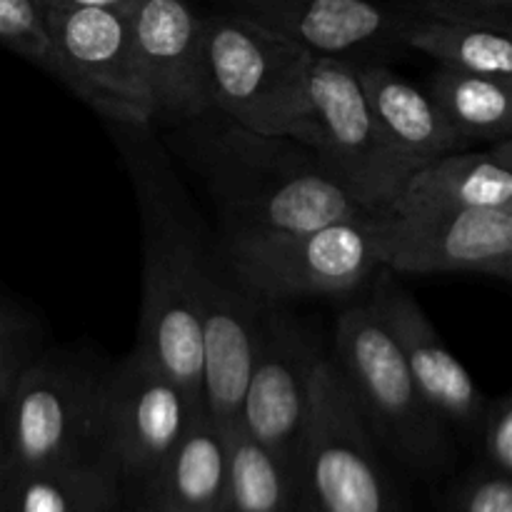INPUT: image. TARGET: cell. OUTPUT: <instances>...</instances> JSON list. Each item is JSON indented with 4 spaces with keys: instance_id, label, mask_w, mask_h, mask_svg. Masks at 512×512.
Returning <instances> with one entry per match:
<instances>
[{
    "instance_id": "obj_1",
    "label": "cell",
    "mask_w": 512,
    "mask_h": 512,
    "mask_svg": "<svg viewBox=\"0 0 512 512\" xmlns=\"http://www.w3.org/2000/svg\"><path fill=\"white\" fill-rule=\"evenodd\" d=\"M143 223V303L135 353L203 403L200 288L215 245L148 125H118Z\"/></svg>"
},
{
    "instance_id": "obj_2",
    "label": "cell",
    "mask_w": 512,
    "mask_h": 512,
    "mask_svg": "<svg viewBox=\"0 0 512 512\" xmlns=\"http://www.w3.org/2000/svg\"><path fill=\"white\" fill-rule=\"evenodd\" d=\"M210 115L198 118L203 125L190 133V160L218 208L223 238L305 233L378 215L358 203L308 145L255 133L223 115L213 125Z\"/></svg>"
},
{
    "instance_id": "obj_3",
    "label": "cell",
    "mask_w": 512,
    "mask_h": 512,
    "mask_svg": "<svg viewBox=\"0 0 512 512\" xmlns=\"http://www.w3.org/2000/svg\"><path fill=\"white\" fill-rule=\"evenodd\" d=\"M203 55L215 113L255 133H295L313 53L245 13L203 18Z\"/></svg>"
},
{
    "instance_id": "obj_4",
    "label": "cell",
    "mask_w": 512,
    "mask_h": 512,
    "mask_svg": "<svg viewBox=\"0 0 512 512\" xmlns=\"http://www.w3.org/2000/svg\"><path fill=\"white\" fill-rule=\"evenodd\" d=\"M290 138L308 145L323 168L373 213H380L418 168L378 128L358 75L343 58L315 55L305 113Z\"/></svg>"
},
{
    "instance_id": "obj_5",
    "label": "cell",
    "mask_w": 512,
    "mask_h": 512,
    "mask_svg": "<svg viewBox=\"0 0 512 512\" xmlns=\"http://www.w3.org/2000/svg\"><path fill=\"white\" fill-rule=\"evenodd\" d=\"M220 250L240 283L265 303L353 293L383 268L378 215L305 233L223 238Z\"/></svg>"
},
{
    "instance_id": "obj_6",
    "label": "cell",
    "mask_w": 512,
    "mask_h": 512,
    "mask_svg": "<svg viewBox=\"0 0 512 512\" xmlns=\"http://www.w3.org/2000/svg\"><path fill=\"white\" fill-rule=\"evenodd\" d=\"M40 8L53 45L55 78L113 125L153 123V100L128 15L108 8Z\"/></svg>"
},
{
    "instance_id": "obj_7",
    "label": "cell",
    "mask_w": 512,
    "mask_h": 512,
    "mask_svg": "<svg viewBox=\"0 0 512 512\" xmlns=\"http://www.w3.org/2000/svg\"><path fill=\"white\" fill-rule=\"evenodd\" d=\"M330 360L363 423L375 425L410 453L433 448L440 420L425 405L398 343L368 303L340 315Z\"/></svg>"
},
{
    "instance_id": "obj_8",
    "label": "cell",
    "mask_w": 512,
    "mask_h": 512,
    "mask_svg": "<svg viewBox=\"0 0 512 512\" xmlns=\"http://www.w3.org/2000/svg\"><path fill=\"white\" fill-rule=\"evenodd\" d=\"M98 388V378L58 360L25 365L0 415L10 470L70 463L80 440H93Z\"/></svg>"
},
{
    "instance_id": "obj_9",
    "label": "cell",
    "mask_w": 512,
    "mask_h": 512,
    "mask_svg": "<svg viewBox=\"0 0 512 512\" xmlns=\"http://www.w3.org/2000/svg\"><path fill=\"white\" fill-rule=\"evenodd\" d=\"M383 268L393 275H512V208L380 215Z\"/></svg>"
},
{
    "instance_id": "obj_10",
    "label": "cell",
    "mask_w": 512,
    "mask_h": 512,
    "mask_svg": "<svg viewBox=\"0 0 512 512\" xmlns=\"http://www.w3.org/2000/svg\"><path fill=\"white\" fill-rule=\"evenodd\" d=\"M200 405L133 350L100 380L93 440L128 468L158 470Z\"/></svg>"
},
{
    "instance_id": "obj_11",
    "label": "cell",
    "mask_w": 512,
    "mask_h": 512,
    "mask_svg": "<svg viewBox=\"0 0 512 512\" xmlns=\"http://www.w3.org/2000/svg\"><path fill=\"white\" fill-rule=\"evenodd\" d=\"M318 363L320 355L300 325L275 303H265L240 428L268 450L280 470L303 445Z\"/></svg>"
},
{
    "instance_id": "obj_12",
    "label": "cell",
    "mask_w": 512,
    "mask_h": 512,
    "mask_svg": "<svg viewBox=\"0 0 512 512\" xmlns=\"http://www.w3.org/2000/svg\"><path fill=\"white\" fill-rule=\"evenodd\" d=\"M265 300L240 283L215 245L200 288L203 403L225 435L243 425V403L260 338Z\"/></svg>"
},
{
    "instance_id": "obj_13",
    "label": "cell",
    "mask_w": 512,
    "mask_h": 512,
    "mask_svg": "<svg viewBox=\"0 0 512 512\" xmlns=\"http://www.w3.org/2000/svg\"><path fill=\"white\" fill-rule=\"evenodd\" d=\"M125 15L155 120L193 123L215 113L203 55V18L188 0H135Z\"/></svg>"
},
{
    "instance_id": "obj_14",
    "label": "cell",
    "mask_w": 512,
    "mask_h": 512,
    "mask_svg": "<svg viewBox=\"0 0 512 512\" xmlns=\"http://www.w3.org/2000/svg\"><path fill=\"white\" fill-rule=\"evenodd\" d=\"M368 305L398 343L405 365L435 418L458 428H475L488 398L473 375L445 348L418 300L390 270H378Z\"/></svg>"
},
{
    "instance_id": "obj_15",
    "label": "cell",
    "mask_w": 512,
    "mask_h": 512,
    "mask_svg": "<svg viewBox=\"0 0 512 512\" xmlns=\"http://www.w3.org/2000/svg\"><path fill=\"white\" fill-rule=\"evenodd\" d=\"M512 140L455 150L410 170L380 215L512 208Z\"/></svg>"
},
{
    "instance_id": "obj_16",
    "label": "cell",
    "mask_w": 512,
    "mask_h": 512,
    "mask_svg": "<svg viewBox=\"0 0 512 512\" xmlns=\"http://www.w3.org/2000/svg\"><path fill=\"white\" fill-rule=\"evenodd\" d=\"M260 20L313 55L340 58L383 35H398L405 18L375 0H250Z\"/></svg>"
},
{
    "instance_id": "obj_17",
    "label": "cell",
    "mask_w": 512,
    "mask_h": 512,
    "mask_svg": "<svg viewBox=\"0 0 512 512\" xmlns=\"http://www.w3.org/2000/svg\"><path fill=\"white\" fill-rule=\"evenodd\" d=\"M353 70L378 128L410 163L423 165L468 148L428 93L385 65L365 63Z\"/></svg>"
},
{
    "instance_id": "obj_18",
    "label": "cell",
    "mask_w": 512,
    "mask_h": 512,
    "mask_svg": "<svg viewBox=\"0 0 512 512\" xmlns=\"http://www.w3.org/2000/svg\"><path fill=\"white\" fill-rule=\"evenodd\" d=\"M158 470L165 473L173 503L185 510L210 508L228 490L230 435L215 425L205 405L195 410Z\"/></svg>"
},
{
    "instance_id": "obj_19",
    "label": "cell",
    "mask_w": 512,
    "mask_h": 512,
    "mask_svg": "<svg viewBox=\"0 0 512 512\" xmlns=\"http://www.w3.org/2000/svg\"><path fill=\"white\" fill-rule=\"evenodd\" d=\"M395 38L430 55L443 68L490 75L512 83V40L508 30L430 15L403 20Z\"/></svg>"
},
{
    "instance_id": "obj_20",
    "label": "cell",
    "mask_w": 512,
    "mask_h": 512,
    "mask_svg": "<svg viewBox=\"0 0 512 512\" xmlns=\"http://www.w3.org/2000/svg\"><path fill=\"white\" fill-rule=\"evenodd\" d=\"M428 95L465 145L510 140L512 83L508 80L440 65L430 80Z\"/></svg>"
},
{
    "instance_id": "obj_21",
    "label": "cell",
    "mask_w": 512,
    "mask_h": 512,
    "mask_svg": "<svg viewBox=\"0 0 512 512\" xmlns=\"http://www.w3.org/2000/svg\"><path fill=\"white\" fill-rule=\"evenodd\" d=\"M283 470L243 428L230 433L228 493L238 512H278Z\"/></svg>"
},
{
    "instance_id": "obj_22",
    "label": "cell",
    "mask_w": 512,
    "mask_h": 512,
    "mask_svg": "<svg viewBox=\"0 0 512 512\" xmlns=\"http://www.w3.org/2000/svg\"><path fill=\"white\" fill-rule=\"evenodd\" d=\"M18 512H75L83 495L93 490V478L70 470V463L20 470Z\"/></svg>"
},
{
    "instance_id": "obj_23",
    "label": "cell",
    "mask_w": 512,
    "mask_h": 512,
    "mask_svg": "<svg viewBox=\"0 0 512 512\" xmlns=\"http://www.w3.org/2000/svg\"><path fill=\"white\" fill-rule=\"evenodd\" d=\"M0 45L55 78L53 45L38 0H0Z\"/></svg>"
},
{
    "instance_id": "obj_24",
    "label": "cell",
    "mask_w": 512,
    "mask_h": 512,
    "mask_svg": "<svg viewBox=\"0 0 512 512\" xmlns=\"http://www.w3.org/2000/svg\"><path fill=\"white\" fill-rule=\"evenodd\" d=\"M480 428L485 435V453L493 460L500 473L508 475L512 470V398L498 395L485 400L480 413Z\"/></svg>"
},
{
    "instance_id": "obj_25",
    "label": "cell",
    "mask_w": 512,
    "mask_h": 512,
    "mask_svg": "<svg viewBox=\"0 0 512 512\" xmlns=\"http://www.w3.org/2000/svg\"><path fill=\"white\" fill-rule=\"evenodd\" d=\"M30 360V335L18 313L0 300V388H13Z\"/></svg>"
},
{
    "instance_id": "obj_26",
    "label": "cell",
    "mask_w": 512,
    "mask_h": 512,
    "mask_svg": "<svg viewBox=\"0 0 512 512\" xmlns=\"http://www.w3.org/2000/svg\"><path fill=\"white\" fill-rule=\"evenodd\" d=\"M430 15L445 20L488 25V28L512 30V0H423Z\"/></svg>"
},
{
    "instance_id": "obj_27",
    "label": "cell",
    "mask_w": 512,
    "mask_h": 512,
    "mask_svg": "<svg viewBox=\"0 0 512 512\" xmlns=\"http://www.w3.org/2000/svg\"><path fill=\"white\" fill-rule=\"evenodd\" d=\"M465 512H512V485L505 473L480 480L465 500Z\"/></svg>"
},
{
    "instance_id": "obj_28",
    "label": "cell",
    "mask_w": 512,
    "mask_h": 512,
    "mask_svg": "<svg viewBox=\"0 0 512 512\" xmlns=\"http://www.w3.org/2000/svg\"><path fill=\"white\" fill-rule=\"evenodd\" d=\"M40 5H55V8H108L118 13H128L135 0H38Z\"/></svg>"
},
{
    "instance_id": "obj_29",
    "label": "cell",
    "mask_w": 512,
    "mask_h": 512,
    "mask_svg": "<svg viewBox=\"0 0 512 512\" xmlns=\"http://www.w3.org/2000/svg\"><path fill=\"white\" fill-rule=\"evenodd\" d=\"M10 468V455H8V445H5L3 430H0V475Z\"/></svg>"
},
{
    "instance_id": "obj_30",
    "label": "cell",
    "mask_w": 512,
    "mask_h": 512,
    "mask_svg": "<svg viewBox=\"0 0 512 512\" xmlns=\"http://www.w3.org/2000/svg\"><path fill=\"white\" fill-rule=\"evenodd\" d=\"M8 390L10 388H0V415H3V405H5V398H8Z\"/></svg>"
}]
</instances>
